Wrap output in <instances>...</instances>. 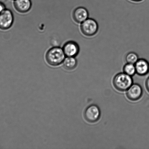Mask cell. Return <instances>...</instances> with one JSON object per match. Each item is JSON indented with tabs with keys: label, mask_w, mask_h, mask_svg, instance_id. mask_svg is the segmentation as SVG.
Wrapping results in <instances>:
<instances>
[{
	"label": "cell",
	"mask_w": 149,
	"mask_h": 149,
	"mask_svg": "<svg viewBox=\"0 0 149 149\" xmlns=\"http://www.w3.org/2000/svg\"><path fill=\"white\" fill-rule=\"evenodd\" d=\"M65 56L62 48L55 47L51 48L48 51L45 58L49 65L56 66L63 63Z\"/></svg>",
	"instance_id": "obj_1"
},
{
	"label": "cell",
	"mask_w": 149,
	"mask_h": 149,
	"mask_svg": "<svg viewBox=\"0 0 149 149\" xmlns=\"http://www.w3.org/2000/svg\"><path fill=\"white\" fill-rule=\"evenodd\" d=\"M132 77L124 72L116 74L113 79L114 87L119 91H127L133 84Z\"/></svg>",
	"instance_id": "obj_2"
},
{
	"label": "cell",
	"mask_w": 149,
	"mask_h": 149,
	"mask_svg": "<svg viewBox=\"0 0 149 149\" xmlns=\"http://www.w3.org/2000/svg\"><path fill=\"white\" fill-rule=\"evenodd\" d=\"M80 29L85 36L90 37L97 33L99 30V25L94 19L88 18L81 23Z\"/></svg>",
	"instance_id": "obj_3"
},
{
	"label": "cell",
	"mask_w": 149,
	"mask_h": 149,
	"mask_svg": "<svg viewBox=\"0 0 149 149\" xmlns=\"http://www.w3.org/2000/svg\"><path fill=\"white\" fill-rule=\"evenodd\" d=\"M101 111L97 105L92 104L87 108L84 113L85 119L90 123L97 122L101 116Z\"/></svg>",
	"instance_id": "obj_4"
},
{
	"label": "cell",
	"mask_w": 149,
	"mask_h": 149,
	"mask_svg": "<svg viewBox=\"0 0 149 149\" xmlns=\"http://www.w3.org/2000/svg\"><path fill=\"white\" fill-rule=\"evenodd\" d=\"M14 19L11 10L6 9L0 13V29L6 30L10 29L12 26Z\"/></svg>",
	"instance_id": "obj_5"
},
{
	"label": "cell",
	"mask_w": 149,
	"mask_h": 149,
	"mask_svg": "<svg viewBox=\"0 0 149 149\" xmlns=\"http://www.w3.org/2000/svg\"><path fill=\"white\" fill-rule=\"evenodd\" d=\"M143 93V89L141 86L135 83L133 84L127 90L126 96L129 100L136 101L141 98Z\"/></svg>",
	"instance_id": "obj_6"
},
{
	"label": "cell",
	"mask_w": 149,
	"mask_h": 149,
	"mask_svg": "<svg viewBox=\"0 0 149 149\" xmlns=\"http://www.w3.org/2000/svg\"><path fill=\"white\" fill-rule=\"evenodd\" d=\"M63 50L66 57H76L80 52V47L78 43L73 41L66 42L62 48Z\"/></svg>",
	"instance_id": "obj_7"
},
{
	"label": "cell",
	"mask_w": 149,
	"mask_h": 149,
	"mask_svg": "<svg viewBox=\"0 0 149 149\" xmlns=\"http://www.w3.org/2000/svg\"><path fill=\"white\" fill-rule=\"evenodd\" d=\"M89 12L85 7H77L74 10L73 13L74 20L77 23H81L89 18Z\"/></svg>",
	"instance_id": "obj_8"
},
{
	"label": "cell",
	"mask_w": 149,
	"mask_h": 149,
	"mask_svg": "<svg viewBox=\"0 0 149 149\" xmlns=\"http://www.w3.org/2000/svg\"><path fill=\"white\" fill-rule=\"evenodd\" d=\"M136 73L140 76L146 75L149 72V63L144 59H139L135 64Z\"/></svg>",
	"instance_id": "obj_9"
},
{
	"label": "cell",
	"mask_w": 149,
	"mask_h": 149,
	"mask_svg": "<svg viewBox=\"0 0 149 149\" xmlns=\"http://www.w3.org/2000/svg\"><path fill=\"white\" fill-rule=\"evenodd\" d=\"M14 4L16 10L22 13L28 12L32 6L31 0H15Z\"/></svg>",
	"instance_id": "obj_10"
},
{
	"label": "cell",
	"mask_w": 149,
	"mask_h": 149,
	"mask_svg": "<svg viewBox=\"0 0 149 149\" xmlns=\"http://www.w3.org/2000/svg\"><path fill=\"white\" fill-rule=\"evenodd\" d=\"M78 64L77 61L75 57H67L63 62L64 68L67 70H72L76 68Z\"/></svg>",
	"instance_id": "obj_11"
},
{
	"label": "cell",
	"mask_w": 149,
	"mask_h": 149,
	"mask_svg": "<svg viewBox=\"0 0 149 149\" xmlns=\"http://www.w3.org/2000/svg\"><path fill=\"white\" fill-rule=\"evenodd\" d=\"M123 70L124 73L131 77L136 73L135 64L127 63L124 65Z\"/></svg>",
	"instance_id": "obj_12"
},
{
	"label": "cell",
	"mask_w": 149,
	"mask_h": 149,
	"mask_svg": "<svg viewBox=\"0 0 149 149\" xmlns=\"http://www.w3.org/2000/svg\"><path fill=\"white\" fill-rule=\"evenodd\" d=\"M125 59L127 63L135 64L139 58L136 53L135 52H131L127 54Z\"/></svg>",
	"instance_id": "obj_13"
},
{
	"label": "cell",
	"mask_w": 149,
	"mask_h": 149,
	"mask_svg": "<svg viewBox=\"0 0 149 149\" xmlns=\"http://www.w3.org/2000/svg\"><path fill=\"white\" fill-rule=\"evenodd\" d=\"M5 9H6L5 5L3 3L0 1V13L2 12Z\"/></svg>",
	"instance_id": "obj_14"
},
{
	"label": "cell",
	"mask_w": 149,
	"mask_h": 149,
	"mask_svg": "<svg viewBox=\"0 0 149 149\" xmlns=\"http://www.w3.org/2000/svg\"><path fill=\"white\" fill-rule=\"evenodd\" d=\"M146 87L147 90L149 93V77L147 79L146 81Z\"/></svg>",
	"instance_id": "obj_15"
},
{
	"label": "cell",
	"mask_w": 149,
	"mask_h": 149,
	"mask_svg": "<svg viewBox=\"0 0 149 149\" xmlns=\"http://www.w3.org/2000/svg\"><path fill=\"white\" fill-rule=\"evenodd\" d=\"M130 1H135V2H140V1H142L143 0H130Z\"/></svg>",
	"instance_id": "obj_16"
}]
</instances>
